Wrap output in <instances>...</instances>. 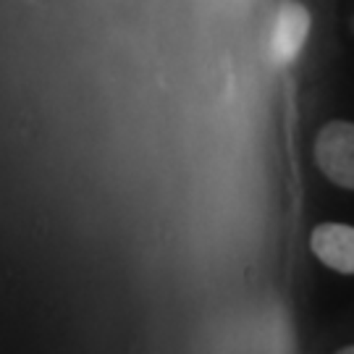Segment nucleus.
I'll list each match as a JSON object with an SVG mask.
<instances>
[{"mask_svg":"<svg viewBox=\"0 0 354 354\" xmlns=\"http://www.w3.org/2000/svg\"><path fill=\"white\" fill-rule=\"evenodd\" d=\"M317 168L344 189H354V124L330 121L315 140Z\"/></svg>","mask_w":354,"mask_h":354,"instance_id":"f257e3e1","label":"nucleus"},{"mask_svg":"<svg viewBox=\"0 0 354 354\" xmlns=\"http://www.w3.org/2000/svg\"><path fill=\"white\" fill-rule=\"evenodd\" d=\"M313 252L336 273H354V226L323 223L313 231Z\"/></svg>","mask_w":354,"mask_h":354,"instance_id":"f03ea898","label":"nucleus"},{"mask_svg":"<svg viewBox=\"0 0 354 354\" xmlns=\"http://www.w3.org/2000/svg\"><path fill=\"white\" fill-rule=\"evenodd\" d=\"M310 35V11L302 3H283L276 19V35H273V50L279 64H291Z\"/></svg>","mask_w":354,"mask_h":354,"instance_id":"7ed1b4c3","label":"nucleus"},{"mask_svg":"<svg viewBox=\"0 0 354 354\" xmlns=\"http://www.w3.org/2000/svg\"><path fill=\"white\" fill-rule=\"evenodd\" d=\"M336 354H354V346H346V349H342V352H336Z\"/></svg>","mask_w":354,"mask_h":354,"instance_id":"20e7f679","label":"nucleus"}]
</instances>
